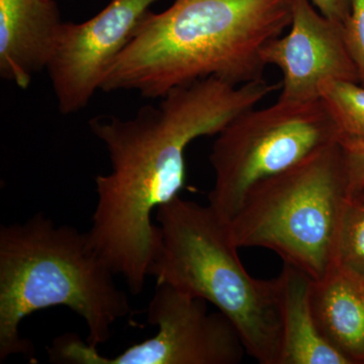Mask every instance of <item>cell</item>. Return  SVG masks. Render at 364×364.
I'll return each instance as SVG.
<instances>
[{"mask_svg": "<svg viewBox=\"0 0 364 364\" xmlns=\"http://www.w3.org/2000/svg\"><path fill=\"white\" fill-rule=\"evenodd\" d=\"M265 79L235 85L215 77L172 88L135 117H93L90 128L105 144L112 171L95 177L97 203L87 232L92 245L132 294L145 287L161 239L151 217L186 183V150L218 135L232 119L277 90Z\"/></svg>", "mask_w": 364, "mask_h": 364, "instance_id": "1", "label": "cell"}, {"mask_svg": "<svg viewBox=\"0 0 364 364\" xmlns=\"http://www.w3.org/2000/svg\"><path fill=\"white\" fill-rule=\"evenodd\" d=\"M291 23V0H176L148 11L100 90L160 98L215 77L235 85L263 79L261 51Z\"/></svg>", "mask_w": 364, "mask_h": 364, "instance_id": "2", "label": "cell"}, {"mask_svg": "<svg viewBox=\"0 0 364 364\" xmlns=\"http://www.w3.org/2000/svg\"><path fill=\"white\" fill-rule=\"evenodd\" d=\"M114 273L76 228L57 226L42 213L0 227V360L33 347L20 332L33 313L66 306L85 321L87 343L109 341L117 321L130 315L128 296Z\"/></svg>", "mask_w": 364, "mask_h": 364, "instance_id": "3", "label": "cell"}, {"mask_svg": "<svg viewBox=\"0 0 364 364\" xmlns=\"http://www.w3.org/2000/svg\"><path fill=\"white\" fill-rule=\"evenodd\" d=\"M156 220L161 239L148 274L214 305L238 330L246 353L260 364H279V279L249 274L227 223L210 205L177 196L157 208Z\"/></svg>", "mask_w": 364, "mask_h": 364, "instance_id": "4", "label": "cell"}, {"mask_svg": "<svg viewBox=\"0 0 364 364\" xmlns=\"http://www.w3.org/2000/svg\"><path fill=\"white\" fill-rule=\"evenodd\" d=\"M350 198L339 141L256 186L228 223L230 236L238 249H269L321 282L335 268Z\"/></svg>", "mask_w": 364, "mask_h": 364, "instance_id": "5", "label": "cell"}, {"mask_svg": "<svg viewBox=\"0 0 364 364\" xmlns=\"http://www.w3.org/2000/svg\"><path fill=\"white\" fill-rule=\"evenodd\" d=\"M341 133L324 100L250 109L232 119L213 145L215 182L208 205L225 223L256 186L339 142Z\"/></svg>", "mask_w": 364, "mask_h": 364, "instance_id": "6", "label": "cell"}, {"mask_svg": "<svg viewBox=\"0 0 364 364\" xmlns=\"http://www.w3.org/2000/svg\"><path fill=\"white\" fill-rule=\"evenodd\" d=\"M208 301L169 284H156L148 306L154 336L107 358L77 334L66 333L48 347L49 360L65 364H237L246 352L238 330Z\"/></svg>", "mask_w": 364, "mask_h": 364, "instance_id": "7", "label": "cell"}, {"mask_svg": "<svg viewBox=\"0 0 364 364\" xmlns=\"http://www.w3.org/2000/svg\"><path fill=\"white\" fill-rule=\"evenodd\" d=\"M157 0H111L82 23H64L47 69L62 114L81 111Z\"/></svg>", "mask_w": 364, "mask_h": 364, "instance_id": "8", "label": "cell"}, {"mask_svg": "<svg viewBox=\"0 0 364 364\" xmlns=\"http://www.w3.org/2000/svg\"><path fill=\"white\" fill-rule=\"evenodd\" d=\"M291 30L261 51L265 65L284 75L279 100L305 102L320 97L326 80L359 83L358 67L344 37V26L314 9L311 0H291Z\"/></svg>", "mask_w": 364, "mask_h": 364, "instance_id": "9", "label": "cell"}, {"mask_svg": "<svg viewBox=\"0 0 364 364\" xmlns=\"http://www.w3.org/2000/svg\"><path fill=\"white\" fill-rule=\"evenodd\" d=\"M62 25L54 0H0V76L26 90L49 65Z\"/></svg>", "mask_w": 364, "mask_h": 364, "instance_id": "10", "label": "cell"}, {"mask_svg": "<svg viewBox=\"0 0 364 364\" xmlns=\"http://www.w3.org/2000/svg\"><path fill=\"white\" fill-rule=\"evenodd\" d=\"M277 279L282 316L279 364H350L318 329L312 306L314 280L287 263Z\"/></svg>", "mask_w": 364, "mask_h": 364, "instance_id": "11", "label": "cell"}, {"mask_svg": "<svg viewBox=\"0 0 364 364\" xmlns=\"http://www.w3.org/2000/svg\"><path fill=\"white\" fill-rule=\"evenodd\" d=\"M312 306L326 341L350 364L364 363V282L334 268L314 282Z\"/></svg>", "mask_w": 364, "mask_h": 364, "instance_id": "12", "label": "cell"}, {"mask_svg": "<svg viewBox=\"0 0 364 364\" xmlns=\"http://www.w3.org/2000/svg\"><path fill=\"white\" fill-rule=\"evenodd\" d=\"M318 90L338 124L341 139L364 141V86L350 81L326 80Z\"/></svg>", "mask_w": 364, "mask_h": 364, "instance_id": "13", "label": "cell"}, {"mask_svg": "<svg viewBox=\"0 0 364 364\" xmlns=\"http://www.w3.org/2000/svg\"><path fill=\"white\" fill-rule=\"evenodd\" d=\"M335 268L364 282V200L358 196L345 208Z\"/></svg>", "mask_w": 364, "mask_h": 364, "instance_id": "14", "label": "cell"}, {"mask_svg": "<svg viewBox=\"0 0 364 364\" xmlns=\"http://www.w3.org/2000/svg\"><path fill=\"white\" fill-rule=\"evenodd\" d=\"M343 26L345 42L358 67L359 83L364 86V0H351L350 14Z\"/></svg>", "mask_w": 364, "mask_h": 364, "instance_id": "15", "label": "cell"}, {"mask_svg": "<svg viewBox=\"0 0 364 364\" xmlns=\"http://www.w3.org/2000/svg\"><path fill=\"white\" fill-rule=\"evenodd\" d=\"M340 145L343 151L349 193L354 198L364 189V141L341 139Z\"/></svg>", "mask_w": 364, "mask_h": 364, "instance_id": "16", "label": "cell"}, {"mask_svg": "<svg viewBox=\"0 0 364 364\" xmlns=\"http://www.w3.org/2000/svg\"><path fill=\"white\" fill-rule=\"evenodd\" d=\"M318 11L330 20L344 25L350 14L351 0H311Z\"/></svg>", "mask_w": 364, "mask_h": 364, "instance_id": "17", "label": "cell"}, {"mask_svg": "<svg viewBox=\"0 0 364 364\" xmlns=\"http://www.w3.org/2000/svg\"><path fill=\"white\" fill-rule=\"evenodd\" d=\"M358 196V198H360L361 200H364V189L363 191H361L360 193H359L358 196Z\"/></svg>", "mask_w": 364, "mask_h": 364, "instance_id": "18", "label": "cell"}]
</instances>
